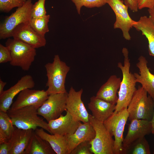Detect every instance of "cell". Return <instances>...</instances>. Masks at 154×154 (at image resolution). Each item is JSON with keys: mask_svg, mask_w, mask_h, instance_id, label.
Instances as JSON below:
<instances>
[{"mask_svg": "<svg viewBox=\"0 0 154 154\" xmlns=\"http://www.w3.org/2000/svg\"><path fill=\"white\" fill-rule=\"evenodd\" d=\"M90 141H83L78 145L72 150L70 154H92L91 150Z\"/></svg>", "mask_w": 154, "mask_h": 154, "instance_id": "cell-31", "label": "cell"}, {"mask_svg": "<svg viewBox=\"0 0 154 154\" xmlns=\"http://www.w3.org/2000/svg\"><path fill=\"white\" fill-rule=\"evenodd\" d=\"M11 149L9 141L0 143V154H10Z\"/></svg>", "mask_w": 154, "mask_h": 154, "instance_id": "cell-34", "label": "cell"}, {"mask_svg": "<svg viewBox=\"0 0 154 154\" xmlns=\"http://www.w3.org/2000/svg\"><path fill=\"white\" fill-rule=\"evenodd\" d=\"M38 108L32 106L14 110L10 108L7 113L13 125L17 128L34 131L40 127L50 133L48 123L38 116Z\"/></svg>", "mask_w": 154, "mask_h": 154, "instance_id": "cell-3", "label": "cell"}, {"mask_svg": "<svg viewBox=\"0 0 154 154\" xmlns=\"http://www.w3.org/2000/svg\"><path fill=\"white\" fill-rule=\"evenodd\" d=\"M154 102V99H153ZM151 122L152 125V133L154 134V108L153 110V113L152 118L151 120Z\"/></svg>", "mask_w": 154, "mask_h": 154, "instance_id": "cell-38", "label": "cell"}, {"mask_svg": "<svg viewBox=\"0 0 154 154\" xmlns=\"http://www.w3.org/2000/svg\"><path fill=\"white\" fill-rule=\"evenodd\" d=\"M83 92L82 89L76 91L72 87H70L66 100V110L76 120L85 123L89 121L90 114L81 99Z\"/></svg>", "mask_w": 154, "mask_h": 154, "instance_id": "cell-11", "label": "cell"}, {"mask_svg": "<svg viewBox=\"0 0 154 154\" xmlns=\"http://www.w3.org/2000/svg\"><path fill=\"white\" fill-rule=\"evenodd\" d=\"M7 112L0 111V143L8 141L15 127Z\"/></svg>", "mask_w": 154, "mask_h": 154, "instance_id": "cell-25", "label": "cell"}, {"mask_svg": "<svg viewBox=\"0 0 154 154\" xmlns=\"http://www.w3.org/2000/svg\"><path fill=\"white\" fill-rule=\"evenodd\" d=\"M12 60L10 51L7 47L0 44V63L10 62Z\"/></svg>", "mask_w": 154, "mask_h": 154, "instance_id": "cell-32", "label": "cell"}, {"mask_svg": "<svg viewBox=\"0 0 154 154\" xmlns=\"http://www.w3.org/2000/svg\"><path fill=\"white\" fill-rule=\"evenodd\" d=\"M95 135L94 129L89 121L81 123L74 133L65 135L67 144V154H70L80 143L86 141H91Z\"/></svg>", "mask_w": 154, "mask_h": 154, "instance_id": "cell-17", "label": "cell"}, {"mask_svg": "<svg viewBox=\"0 0 154 154\" xmlns=\"http://www.w3.org/2000/svg\"><path fill=\"white\" fill-rule=\"evenodd\" d=\"M148 142L145 137L139 138L123 149L122 154H150Z\"/></svg>", "mask_w": 154, "mask_h": 154, "instance_id": "cell-26", "label": "cell"}, {"mask_svg": "<svg viewBox=\"0 0 154 154\" xmlns=\"http://www.w3.org/2000/svg\"><path fill=\"white\" fill-rule=\"evenodd\" d=\"M148 11L149 14V17L154 21V7L148 9Z\"/></svg>", "mask_w": 154, "mask_h": 154, "instance_id": "cell-37", "label": "cell"}, {"mask_svg": "<svg viewBox=\"0 0 154 154\" xmlns=\"http://www.w3.org/2000/svg\"><path fill=\"white\" fill-rule=\"evenodd\" d=\"M121 80L120 78L118 77L115 75H111L100 88L96 96L116 105L118 99L117 94Z\"/></svg>", "mask_w": 154, "mask_h": 154, "instance_id": "cell-21", "label": "cell"}, {"mask_svg": "<svg viewBox=\"0 0 154 154\" xmlns=\"http://www.w3.org/2000/svg\"><path fill=\"white\" fill-rule=\"evenodd\" d=\"M7 83L2 81L0 79V96L1 95L4 91L3 89Z\"/></svg>", "mask_w": 154, "mask_h": 154, "instance_id": "cell-36", "label": "cell"}, {"mask_svg": "<svg viewBox=\"0 0 154 154\" xmlns=\"http://www.w3.org/2000/svg\"><path fill=\"white\" fill-rule=\"evenodd\" d=\"M29 23H23L17 26L12 31L11 37L35 48L45 46L46 44L45 37L37 33Z\"/></svg>", "mask_w": 154, "mask_h": 154, "instance_id": "cell-13", "label": "cell"}, {"mask_svg": "<svg viewBox=\"0 0 154 154\" xmlns=\"http://www.w3.org/2000/svg\"><path fill=\"white\" fill-rule=\"evenodd\" d=\"M129 113L127 108L118 112L113 113L103 123L111 135L114 137V154H122L123 148V133L128 119Z\"/></svg>", "mask_w": 154, "mask_h": 154, "instance_id": "cell-7", "label": "cell"}, {"mask_svg": "<svg viewBox=\"0 0 154 154\" xmlns=\"http://www.w3.org/2000/svg\"><path fill=\"white\" fill-rule=\"evenodd\" d=\"M137 2L139 9L154 7V0H137Z\"/></svg>", "mask_w": 154, "mask_h": 154, "instance_id": "cell-33", "label": "cell"}, {"mask_svg": "<svg viewBox=\"0 0 154 154\" xmlns=\"http://www.w3.org/2000/svg\"><path fill=\"white\" fill-rule=\"evenodd\" d=\"M34 132L48 142L56 154H67V144L65 135L50 134L41 128H37Z\"/></svg>", "mask_w": 154, "mask_h": 154, "instance_id": "cell-23", "label": "cell"}, {"mask_svg": "<svg viewBox=\"0 0 154 154\" xmlns=\"http://www.w3.org/2000/svg\"><path fill=\"white\" fill-rule=\"evenodd\" d=\"M33 4L31 0H27L23 6L17 8L15 12L5 17L0 25L1 39L11 37L13 30L19 25L30 23L32 18Z\"/></svg>", "mask_w": 154, "mask_h": 154, "instance_id": "cell-8", "label": "cell"}, {"mask_svg": "<svg viewBox=\"0 0 154 154\" xmlns=\"http://www.w3.org/2000/svg\"><path fill=\"white\" fill-rule=\"evenodd\" d=\"M88 106L92 116L98 121L103 122L113 113L116 104L94 96L90 98Z\"/></svg>", "mask_w": 154, "mask_h": 154, "instance_id": "cell-19", "label": "cell"}, {"mask_svg": "<svg viewBox=\"0 0 154 154\" xmlns=\"http://www.w3.org/2000/svg\"><path fill=\"white\" fill-rule=\"evenodd\" d=\"M49 95L46 91L26 88L18 94L15 101L10 108L13 110L29 106H34L38 108L47 99Z\"/></svg>", "mask_w": 154, "mask_h": 154, "instance_id": "cell-12", "label": "cell"}, {"mask_svg": "<svg viewBox=\"0 0 154 154\" xmlns=\"http://www.w3.org/2000/svg\"><path fill=\"white\" fill-rule=\"evenodd\" d=\"M65 115H61L56 119L48 122L50 133L62 136L71 135L76 130L81 121L74 119L67 110Z\"/></svg>", "mask_w": 154, "mask_h": 154, "instance_id": "cell-15", "label": "cell"}, {"mask_svg": "<svg viewBox=\"0 0 154 154\" xmlns=\"http://www.w3.org/2000/svg\"><path fill=\"white\" fill-rule=\"evenodd\" d=\"M122 53L124 57L123 65L121 62L117 63V67L122 72V79L118 92V100L116 105L114 111L116 112L127 108L137 89L135 78L133 74L130 71L131 65L128 49L123 48Z\"/></svg>", "mask_w": 154, "mask_h": 154, "instance_id": "cell-1", "label": "cell"}, {"mask_svg": "<svg viewBox=\"0 0 154 154\" xmlns=\"http://www.w3.org/2000/svg\"><path fill=\"white\" fill-rule=\"evenodd\" d=\"M153 153L154 154V151L153 152Z\"/></svg>", "mask_w": 154, "mask_h": 154, "instance_id": "cell-39", "label": "cell"}, {"mask_svg": "<svg viewBox=\"0 0 154 154\" xmlns=\"http://www.w3.org/2000/svg\"><path fill=\"white\" fill-rule=\"evenodd\" d=\"M34 131L32 129L15 128L9 140L11 147L10 154H24Z\"/></svg>", "mask_w": 154, "mask_h": 154, "instance_id": "cell-20", "label": "cell"}, {"mask_svg": "<svg viewBox=\"0 0 154 154\" xmlns=\"http://www.w3.org/2000/svg\"><path fill=\"white\" fill-rule=\"evenodd\" d=\"M46 0H38L33 4L32 10V18H37L46 15L45 7Z\"/></svg>", "mask_w": 154, "mask_h": 154, "instance_id": "cell-30", "label": "cell"}, {"mask_svg": "<svg viewBox=\"0 0 154 154\" xmlns=\"http://www.w3.org/2000/svg\"><path fill=\"white\" fill-rule=\"evenodd\" d=\"M56 154L48 142L34 132L31 138L24 154Z\"/></svg>", "mask_w": 154, "mask_h": 154, "instance_id": "cell-24", "label": "cell"}, {"mask_svg": "<svg viewBox=\"0 0 154 154\" xmlns=\"http://www.w3.org/2000/svg\"><path fill=\"white\" fill-rule=\"evenodd\" d=\"M68 95L66 92L49 95L38 109V115L42 116L48 122L58 118L66 110Z\"/></svg>", "mask_w": 154, "mask_h": 154, "instance_id": "cell-9", "label": "cell"}, {"mask_svg": "<svg viewBox=\"0 0 154 154\" xmlns=\"http://www.w3.org/2000/svg\"><path fill=\"white\" fill-rule=\"evenodd\" d=\"M133 27L145 36L148 41L149 54L154 56V21L149 17L141 16L136 21Z\"/></svg>", "mask_w": 154, "mask_h": 154, "instance_id": "cell-22", "label": "cell"}, {"mask_svg": "<svg viewBox=\"0 0 154 154\" xmlns=\"http://www.w3.org/2000/svg\"><path fill=\"white\" fill-rule=\"evenodd\" d=\"M147 63L146 58L140 56L136 64L139 70V74L135 72L133 74L136 82L140 83L149 95L154 99V74L150 71L147 67Z\"/></svg>", "mask_w": 154, "mask_h": 154, "instance_id": "cell-18", "label": "cell"}, {"mask_svg": "<svg viewBox=\"0 0 154 154\" xmlns=\"http://www.w3.org/2000/svg\"><path fill=\"white\" fill-rule=\"evenodd\" d=\"M35 85L31 76L26 75L22 77L16 84L4 91L0 96V111L7 112L10 108L13 99L16 95L24 89L33 88Z\"/></svg>", "mask_w": 154, "mask_h": 154, "instance_id": "cell-14", "label": "cell"}, {"mask_svg": "<svg viewBox=\"0 0 154 154\" xmlns=\"http://www.w3.org/2000/svg\"><path fill=\"white\" fill-rule=\"evenodd\" d=\"M124 4L133 12L138 11V7L137 0H124Z\"/></svg>", "mask_w": 154, "mask_h": 154, "instance_id": "cell-35", "label": "cell"}, {"mask_svg": "<svg viewBox=\"0 0 154 154\" xmlns=\"http://www.w3.org/2000/svg\"><path fill=\"white\" fill-rule=\"evenodd\" d=\"M74 4L78 13L80 15L81 8L100 7L108 4L109 0H71Z\"/></svg>", "mask_w": 154, "mask_h": 154, "instance_id": "cell-28", "label": "cell"}, {"mask_svg": "<svg viewBox=\"0 0 154 154\" xmlns=\"http://www.w3.org/2000/svg\"><path fill=\"white\" fill-rule=\"evenodd\" d=\"M50 16L49 15L37 18H32L30 22L31 27L38 34L45 37L46 33L49 29L48 23L49 21Z\"/></svg>", "mask_w": 154, "mask_h": 154, "instance_id": "cell-27", "label": "cell"}, {"mask_svg": "<svg viewBox=\"0 0 154 154\" xmlns=\"http://www.w3.org/2000/svg\"><path fill=\"white\" fill-rule=\"evenodd\" d=\"M114 13L116 17L114 24V29H119L122 32L123 37L127 40H131L129 33L136 21L133 20L128 13V7L122 0H109L108 3Z\"/></svg>", "mask_w": 154, "mask_h": 154, "instance_id": "cell-10", "label": "cell"}, {"mask_svg": "<svg viewBox=\"0 0 154 154\" xmlns=\"http://www.w3.org/2000/svg\"><path fill=\"white\" fill-rule=\"evenodd\" d=\"M89 121L95 132L94 138L90 141L92 153L94 154H114V140L103 122L97 120L90 114Z\"/></svg>", "mask_w": 154, "mask_h": 154, "instance_id": "cell-6", "label": "cell"}, {"mask_svg": "<svg viewBox=\"0 0 154 154\" xmlns=\"http://www.w3.org/2000/svg\"><path fill=\"white\" fill-rule=\"evenodd\" d=\"M5 45L11 54L10 64L19 67L25 71L29 70L36 55V48L14 38H9Z\"/></svg>", "mask_w": 154, "mask_h": 154, "instance_id": "cell-5", "label": "cell"}, {"mask_svg": "<svg viewBox=\"0 0 154 154\" xmlns=\"http://www.w3.org/2000/svg\"><path fill=\"white\" fill-rule=\"evenodd\" d=\"M44 67L47 77L46 91L48 95L67 92L65 84L70 67L60 60L58 54L54 55L52 62L46 64Z\"/></svg>", "mask_w": 154, "mask_h": 154, "instance_id": "cell-2", "label": "cell"}, {"mask_svg": "<svg viewBox=\"0 0 154 154\" xmlns=\"http://www.w3.org/2000/svg\"><path fill=\"white\" fill-rule=\"evenodd\" d=\"M152 132V125L151 121L138 119L132 120L129 124L127 134L123 139V149L135 140L145 137Z\"/></svg>", "mask_w": 154, "mask_h": 154, "instance_id": "cell-16", "label": "cell"}, {"mask_svg": "<svg viewBox=\"0 0 154 154\" xmlns=\"http://www.w3.org/2000/svg\"><path fill=\"white\" fill-rule=\"evenodd\" d=\"M27 0H0V10L4 13H8L13 8L21 7Z\"/></svg>", "mask_w": 154, "mask_h": 154, "instance_id": "cell-29", "label": "cell"}, {"mask_svg": "<svg viewBox=\"0 0 154 154\" xmlns=\"http://www.w3.org/2000/svg\"><path fill=\"white\" fill-rule=\"evenodd\" d=\"M140 86L134 94L127 107L128 119H145L151 121L153 115L154 102L153 99Z\"/></svg>", "mask_w": 154, "mask_h": 154, "instance_id": "cell-4", "label": "cell"}]
</instances>
